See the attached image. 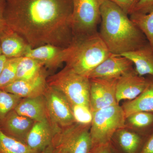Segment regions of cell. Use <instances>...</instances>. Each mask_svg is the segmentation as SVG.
<instances>
[{"label": "cell", "mask_w": 153, "mask_h": 153, "mask_svg": "<svg viewBox=\"0 0 153 153\" xmlns=\"http://www.w3.org/2000/svg\"><path fill=\"white\" fill-rule=\"evenodd\" d=\"M58 149V152L57 153H68L66 151L62 149Z\"/></svg>", "instance_id": "e575fe53"}, {"label": "cell", "mask_w": 153, "mask_h": 153, "mask_svg": "<svg viewBox=\"0 0 153 153\" xmlns=\"http://www.w3.org/2000/svg\"><path fill=\"white\" fill-rule=\"evenodd\" d=\"M2 55V52L1 49V46H0V55Z\"/></svg>", "instance_id": "d590c367"}, {"label": "cell", "mask_w": 153, "mask_h": 153, "mask_svg": "<svg viewBox=\"0 0 153 153\" xmlns=\"http://www.w3.org/2000/svg\"><path fill=\"white\" fill-rule=\"evenodd\" d=\"M10 29L32 48L51 44L67 48L73 39L72 0H5Z\"/></svg>", "instance_id": "6da1fadb"}, {"label": "cell", "mask_w": 153, "mask_h": 153, "mask_svg": "<svg viewBox=\"0 0 153 153\" xmlns=\"http://www.w3.org/2000/svg\"><path fill=\"white\" fill-rule=\"evenodd\" d=\"M68 48L66 67L88 78L94 69L111 54L99 32L74 37Z\"/></svg>", "instance_id": "3957f363"}, {"label": "cell", "mask_w": 153, "mask_h": 153, "mask_svg": "<svg viewBox=\"0 0 153 153\" xmlns=\"http://www.w3.org/2000/svg\"><path fill=\"white\" fill-rule=\"evenodd\" d=\"M0 153H41L25 143L8 136L0 130Z\"/></svg>", "instance_id": "7402d4cb"}, {"label": "cell", "mask_w": 153, "mask_h": 153, "mask_svg": "<svg viewBox=\"0 0 153 153\" xmlns=\"http://www.w3.org/2000/svg\"><path fill=\"white\" fill-rule=\"evenodd\" d=\"M58 149L53 143L47 147L41 153H57Z\"/></svg>", "instance_id": "d6a6232c"}, {"label": "cell", "mask_w": 153, "mask_h": 153, "mask_svg": "<svg viewBox=\"0 0 153 153\" xmlns=\"http://www.w3.org/2000/svg\"><path fill=\"white\" fill-rule=\"evenodd\" d=\"M131 60L138 75H149L153 77V48L149 43L134 51L120 55Z\"/></svg>", "instance_id": "ac0fdd59"}, {"label": "cell", "mask_w": 153, "mask_h": 153, "mask_svg": "<svg viewBox=\"0 0 153 153\" xmlns=\"http://www.w3.org/2000/svg\"><path fill=\"white\" fill-rule=\"evenodd\" d=\"M153 12V0H138L132 13L147 14Z\"/></svg>", "instance_id": "83f0119b"}, {"label": "cell", "mask_w": 153, "mask_h": 153, "mask_svg": "<svg viewBox=\"0 0 153 153\" xmlns=\"http://www.w3.org/2000/svg\"><path fill=\"white\" fill-rule=\"evenodd\" d=\"M42 62L32 58L22 57L17 67L15 80L34 79L45 71Z\"/></svg>", "instance_id": "44dd1931"}, {"label": "cell", "mask_w": 153, "mask_h": 153, "mask_svg": "<svg viewBox=\"0 0 153 153\" xmlns=\"http://www.w3.org/2000/svg\"><path fill=\"white\" fill-rule=\"evenodd\" d=\"M120 7L128 15H130L138 0H109Z\"/></svg>", "instance_id": "f1b7e54d"}, {"label": "cell", "mask_w": 153, "mask_h": 153, "mask_svg": "<svg viewBox=\"0 0 153 153\" xmlns=\"http://www.w3.org/2000/svg\"><path fill=\"white\" fill-rule=\"evenodd\" d=\"M7 59V58L4 55H0V75L2 71Z\"/></svg>", "instance_id": "836d02e7"}, {"label": "cell", "mask_w": 153, "mask_h": 153, "mask_svg": "<svg viewBox=\"0 0 153 153\" xmlns=\"http://www.w3.org/2000/svg\"><path fill=\"white\" fill-rule=\"evenodd\" d=\"M55 134L48 120L36 122L28 134L26 144L33 150L41 153L53 143Z\"/></svg>", "instance_id": "9a60e30c"}, {"label": "cell", "mask_w": 153, "mask_h": 153, "mask_svg": "<svg viewBox=\"0 0 153 153\" xmlns=\"http://www.w3.org/2000/svg\"><path fill=\"white\" fill-rule=\"evenodd\" d=\"M146 137L139 133L126 129L125 128L118 130L113 137L116 147L120 153H138Z\"/></svg>", "instance_id": "d6986e66"}, {"label": "cell", "mask_w": 153, "mask_h": 153, "mask_svg": "<svg viewBox=\"0 0 153 153\" xmlns=\"http://www.w3.org/2000/svg\"><path fill=\"white\" fill-rule=\"evenodd\" d=\"M14 110L19 114L35 122L49 120L44 95L22 98Z\"/></svg>", "instance_id": "e0dca14e"}, {"label": "cell", "mask_w": 153, "mask_h": 153, "mask_svg": "<svg viewBox=\"0 0 153 153\" xmlns=\"http://www.w3.org/2000/svg\"><path fill=\"white\" fill-rule=\"evenodd\" d=\"M22 98L0 89V122L15 109Z\"/></svg>", "instance_id": "484cf974"}, {"label": "cell", "mask_w": 153, "mask_h": 153, "mask_svg": "<svg viewBox=\"0 0 153 153\" xmlns=\"http://www.w3.org/2000/svg\"><path fill=\"white\" fill-rule=\"evenodd\" d=\"M117 5L105 0L101 7L99 34L110 52L120 55L149 43L144 34Z\"/></svg>", "instance_id": "7a4b0ae2"}, {"label": "cell", "mask_w": 153, "mask_h": 153, "mask_svg": "<svg viewBox=\"0 0 153 153\" xmlns=\"http://www.w3.org/2000/svg\"><path fill=\"white\" fill-rule=\"evenodd\" d=\"M35 122L13 110L0 122V130L8 136L26 143L27 136Z\"/></svg>", "instance_id": "5bb4252c"}, {"label": "cell", "mask_w": 153, "mask_h": 153, "mask_svg": "<svg viewBox=\"0 0 153 153\" xmlns=\"http://www.w3.org/2000/svg\"><path fill=\"white\" fill-rule=\"evenodd\" d=\"M105 0H72L71 29L74 37L97 33L101 21V7Z\"/></svg>", "instance_id": "8992f818"}, {"label": "cell", "mask_w": 153, "mask_h": 153, "mask_svg": "<svg viewBox=\"0 0 153 153\" xmlns=\"http://www.w3.org/2000/svg\"><path fill=\"white\" fill-rule=\"evenodd\" d=\"M75 123L82 125L91 126L93 112L89 107L83 105L70 104Z\"/></svg>", "instance_id": "4316f807"}, {"label": "cell", "mask_w": 153, "mask_h": 153, "mask_svg": "<svg viewBox=\"0 0 153 153\" xmlns=\"http://www.w3.org/2000/svg\"><path fill=\"white\" fill-rule=\"evenodd\" d=\"M47 82L63 94L70 104L83 105L91 108L88 77L75 73L66 66L48 78Z\"/></svg>", "instance_id": "5b68a950"}, {"label": "cell", "mask_w": 153, "mask_h": 153, "mask_svg": "<svg viewBox=\"0 0 153 153\" xmlns=\"http://www.w3.org/2000/svg\"><path fill=\"white\" fill-rule=\"evenodd\" d=\"M22 57L7 58L0 75V89L15 81L17 67Z\"/></svg>", "instance_id": "d4e9b609"}, {"label": "cell", "mask_w": 153, "mask_h": 153, "mask_svg": "<svg viewBox=\"0 0 153 153\" xmlns=\"http://www.w3.org/2000/svg\"><path fill=\"white\" fill-rule=\"evenodd\" d=\"M89 79L90 105L92 111L118 104L116 96L117 79Z\"/></svg>", "instance_id": "9c48e42d"}, {"label": "cell", "mask_w": 153, "mask_h": 153, "mask_svg": "<svg viewBox=\"0 0 153 153\" xmlns=\"http://www.w3.org/2000/svg\"><path fill=\"white\" fill-rule=\"evenodd\" d=\"M148 85L137 98L124 102L122 107L126 118L134 113L146 111L153 113V77H147Z\"/></svg>", "instance_id": "ffe728a7"}, {"label": "cell", "mask_w": 153, "mask_h": 153, "mask_svg": "<svg viewBox=\"0 0 153 153\" xmlns=\"http://www.w3.org/2000/svg\"><path fill=\"white\" fill-rule=\"evenodd\" d=\"M90 153H120L111 142L94 146Z\"/></svg>", "instance_id": "f546056e"}, {"label": "cell", "mask_w": 153, "mask_h": 153, "mask_svg": "<svg viewBox=\"0 0 153 153\" xmlns=\"http://www.w3.org/2000/svg\"><path fill=\"white\" fill-rule=\"evenodd\" d=\"M92 112L90 133L93 147L110 142L118 130L125 128V114L119 104L106 107Z\"/></svg>", "instance_id": "277c9868"}, {"label": "cell", "mask_w": 153, "mask_h": 153, "mask_svg": "<svg viewBox=\"0 0 153 153\" xmlns=\"http://www.w3.org/2000/svg\"><path fill=\"white\" fill-rule=\"evenodd\" d=\"M138 153H153V131L146 137Z\"/></svg>", "instance_id": "4dcf8cb0"}, {"label": "cell", "mask_w": 153, "mask_h": 153, "mask_svg": "<svg viewBox=\"0 0 153 153\" xmlns=\"http://www.w3.org/2000/svg\"><path fill=\"white\" fill-rule=\"evenodd\" d=\"M133 65L127 57L111 53L91 72L89 78L118 79L134 70Z\"/></svg>", "instance_id": "30bf717a"}, {"label": "cell", "mask_w": 153, "mask_h": 153, "mask_svg": "<svg viewBox=\"0 0 153 153\" xmlns=\"http://www.w3.org/2000/svg\"><path fill=\"white\" fill-rule=\"evenodd\" d=\"M44 96L48 119L56 134L75 123L70 103L60 91L48 85Z\"/></svg>", "instance_id": "ba28073f"}, {"label": "cell", "mask_w": 153, "mask_h": 153, "mask_svg": "<svg viewBox=\"0 0 153 153\" xmlns=\"http://www.w3.org/2000/svg\"><path fill=\"white\" fill-rule=\"evenodd\" d=\"M90 126L75 123L56 134L53 144L68 153H90L93 147Z\"/></svg>", "instance_id": "52a82bcc"}, {"label": "cell", "mask_w": 153, "mask_h": 153, "mask_svg": "<svg viewBox=\"0 0 153 153\" xmlns=\"http://www.w3.org/2000/svg\"><path fill=\"white\" fill-rule=\"evenodd\" d=\"M130 19L144 34L153 48V12L147 14L133 13Z\"/></svg>", "instance_id": "603a6c76"}, {"label": "cell", "mask_w": 153, "mask_h": 153, "mask_svg": "<svg viewBox=\"0 0 153 153\" xmlns=\"http://www.w3.org/2000/svg\"><path fill=\"white\" fill-rule=\"evenodd\" d=\"M148 78L140 76L135 70L124 74L117 80L116 96L118 104L123 100H133L148 85Z\"/></svg>", "instance_id": "8fae6325"}, {"label": "cell", "mask_w": 153, "mask_h": 153, "mask_svg": "<svg viewBox=\"0 0 153 153\" xmlns=\"http://www.w3.org/2000/svg\"><path fill=\"white\" fill-rule=\"evenodd\" d=\"M68 48L47 44L35 48H30L25 57H30L42 62L46 68L55 69L66 62Z\"/></svg>", "instance_id": "7c38bea8"}, {"label": "cell", "mask_w": 153, "mask_h": 153, "mask_svg": "<svg viewBox=\"0 0 153 153\" xmlns=\"http://www.w3.org/2000/svg\"><path fill=\"white\" fill-rule=\"evenodd\" d=\"M126 121L133 128L145 131L153 126V113L138 111L126 118Z\"/></svg>", "instance_id": "cb8c5ba5"}, {"label": "cell", "mask_w": 153, "mask_h": 153, "mask_svg": "<svg viewBox=\"0 0 153 153\" xmlns=\"http://www.w3.org/2000/svg\"><path fill=\"white\" fill-rule=\"evenodd\" d=\"M47 76L45 70L34 79L15 80L1 89L22 98L44 95L48 86Z\"/></svg>", "instance_id": "4fadbf2b"}, {"label": "cell", "mask_w": 153, "mask_h": 153, "mask_svg": "<svg viewBox=\"0 0 153 153\" xmlns=\"http://www.w3.org/2000/svg\"><path fill=\"white\" fill-rule=\"evenodd\" d=\"M5 5V0H0V33L9 28L4 17Z\"/></svg>", "instance_id": "1f68e13d"}, {"label": "cell", "mask_w": 153, "mask_h": 153, "mask_svg": "<svg viewBox=\"0 0 153 153\" xmlns=\"http://www.w3.org/2000/svg\"><path fill=\"white\" fill-rule=\"evenodd\" d=\"M0 46L2 55L7 58L25 57L31 48L22 36L9 27L0 33Z\"/></svg>", "instance_id": "2e32d148"}]
</instances>
